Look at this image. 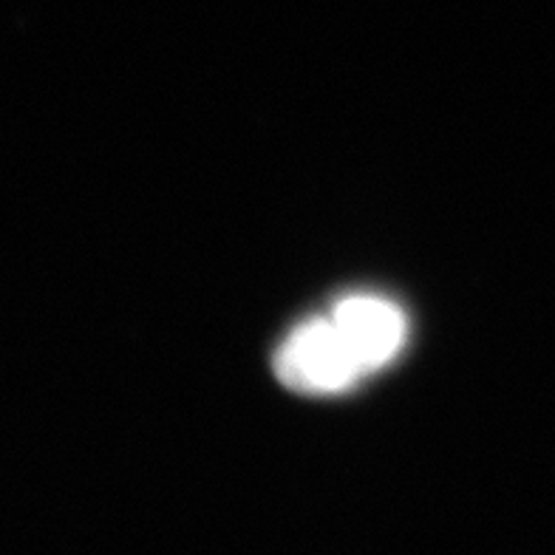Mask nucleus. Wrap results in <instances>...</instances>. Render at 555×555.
<instances>
[{"label":"nucleus","instance_id":"obj_2","mask_svg":"<svg viewBox=\"0 0 555 555\" xmlns=\"http://www.w3.org/2000/svg\"><path fill=\"white\" fill-rule=\"evenodd\" d=\"M332 318L349 337L365 372H380L400 354L409 337V321L400 307L377 295H349L332 309Z\"/></svg>","mask_w":555,"mask_h":555},{"label":"nucleus","instance_id":"obj_1","mask_svg":"<svg viewBox=\"0 0 555 555\" xmlns=\"http://www.w3.org/2000/svg\"><path fill=\"white\" fill-rule=\"evenodd\" d=\"M275 377L300 395H340L369 377L335 318H314L275 351Z\"/></svg>","mask_w":555,"mask_h":555}]
</instances>
